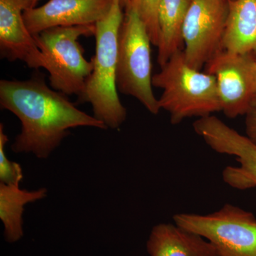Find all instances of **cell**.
<instances>
[{"instance_id":"cell-1","label":"cell","mask_w":256,"mask_h":256,"mask_svg":"<svg viewBox=\"0 0 256 256\" xmlns=\"http://www.w3.org/2000/svg\"><path fill=\"white\" fill-rule=\"evenodd\" d=\"M0 106L18 118L22 130L12 146L16 154L47 159L76 128L108 130L94 116L80 110L68 96L48 86L43 76L28 80H2Z\"/></svg>"},{"instance_id":"cell-2","label":"cell","mask_w":256,"mask_h":256,"mask_svg":"<svg viewBox=\"0 0 256 256\" xmlns=\"http://www.w3.org/2000/svg\"><path fill=\"white\" fill-rule=\"evenodd\" d=\"M121 0H114L108 14L96 24V54L94 70L88 80L80 104H90L94 116L108 129H118L128 112L117 87L119 36L124 14Z\"/></svg>"},{"instance_id":"cell-3","label":"cell","mask_w":256,"mask_h":256,"mask_svg":"<svg viewBox=\"0 0 256 256\" xmlns=\"http://www.w3.org/2000/svg\"><path fill=\"white\" fill-rule=\"evenodd\" d=\"M152 84L162 89L160 108L169 112L174 126L190 118H202L222 111L216 78L190 67L183 50L176 52L153 76Z\"/></svg>"},{"instance_id":"cell-4","label":"cell","mask_w":256,"mask_h":256,"mask_svg":"<svg viewBox=\"0 0 256 256\" xmlns=\"http://www.w3.org/2000/svg\"><path fill=\"white\" fill-rule=\"evenodd\" d=\"M95 34L96 25H92L52 28L34 36L44 56V69L50 74L52 88L82 100L94 64L86 58L79 40Z\"/></svg>"},{"instance_id":"cell-5","label":"cell","mask_w":256,"mask_h":256,"mask_svg":"<svg viewBox=\"0 0 256 256\" xmlns=\"http://www.w3.org/2000/svg\"><path fill=\"white\" fill-rule=\"evenodd\" d=\"M150 36L134 9L126 8L119 36L117 87L118 92L137 99L153 114L161 110L153 92Z\"/></svg>"},{"instance_id":"cell-6","label":"cell","mask_w":256,"mask_h":256,"mask_svg":"<svg viewBox=\"0 0 256 256\" xmlns=\"http://www.w3.org/2000/svg\"><path fill=\"white\" fill-rule=\"evenodd\" d=\"M174 223L210 242L222 256H256V217L232 204L212 214H180Z\"/></svg>"},{"instance_id":"cell-7","label":"cell","mask_w":256,"mask_h":256,"mask_svg":"<svg viewBox=\"0 0 256 256\" xmlns=\"http://www.w3.org/2000/svg\"><path fill=\"white\" fill-rule=\"evenodd\" d=\"M229 0H194L183 26L186 63L200 70L223 50Z\"/></svg>"},{"instance_id":"cell-8","label":"cell","mask_w":256,"mask_h":256,"mask_svg":"<svg viewBox=\"0 0 256 256\" xmlns=\"http://www.w3.org/2000/svg\"><path fill=\"white\" fill-rule=\"evenodd\" d=\"M205 72L216 78L222 112L235 119L254 108L256 98V55L220 50L207 63Z\"/></svg>"},{"instance_id":"cell-9","label":"cell","mask_w":256,"mask_h":256,"mask_svg":"<svg viewBox=\"0 0 256 256\" xmlns=\"http://www.w3.org/2000/svg\"><path fill=\"white\" fill-rule=\"evenodd\" d=\"M194 130L216 152L234 156L238 166H228L224 182L232 188L246 190L256 188V144L214 116L194 122Z\"/></svg>"},{"instance_id":"cell-10","label":"cell","mask_w":256,"mask_h":256,"mask_svg":"<svg viewBox=\"0 0 256 256\" xmlns=\"http://www.w3.org/2000/svg\"><path fill=\"white\" fill-rule=\"evenodd\" d=\"M114 0H50L26 10L24 18L33 36L55 28L92 26L105 18Z\"/></svg>"},{"instance_id":"cell-11","label":"cell","mask_w":256,"mask_h":256,"mask_svg":"<svg viewBox=\"0 0 256 256\" xmlns=\"http://www.w3.org/2000/svg\"><path fill=\"white\" fill-rule=\"evenodd\" d=\"M20 0H0V54L2 58L22 62L30 68H44L45 60L24 18Z\"/></svg>"},{"instance_id":"cell-12","label":"cell","mask_w":256,"mask_h":256,"mask_svg":"<svg viewBox=\"0 0 256 256\" xmlns=\"http://www.w3.org/2000/svg\"><path fill=\"white\" fill-rule=\"evenodd\" d=\"M150 256H222L206 239L176 224H160L146 242Z\"/></svg>"},{"instance_id":"cell-13","label":"cell","mask_w":256,"mask_h":256,"mask_svg":"<svg viewBox=\"0 0 256 256\" xmlns=\"http://www.w3.org/2000/svg\"><path fill=\"white\" fill-rule=\"evenodd\" d=\"M223 50L256 55V0H229Z\"/></svg>"},{"instance_id":"cell-14","label":"cell","mask_w":256,"mask_h":256,"mask_svg":"<svg viewBox=\"0 0 256 256\" xmlns=\"http://www.w3.org/2000/svg\"><path fill=\"white\" fill-rule=\"evenodd\" d=\"M194 0H160V31L158 62L163 66L178 50H182L183 26Z\"/></svg>"},{"instance_id":"cell-15","label":"cell","mask_w":256,"mask_h":256,"mask_svg":"<svg viewBox=\"0 0 256 256\" xmlns=\"http://www.w3.org/2000/svg\"><path fill=\"white\" fill-rule=\"evenodd\" d=\"M46 196L47 190L45 188L28 191L22 190L20 185L0 183V218L4 225L6 242L14 244L22 238L25 206Z\"/></svg>"},{"instance_id":"cell-16","label":"cell","mask_w":256,"mask_h":256,"mask_svg":"<svg viewBox=\"0 0 256 256\" xmlns=\"http://www.w3.org/2000/svg\"><path fill=\"white\" fill-rule=\"evenodd\" d=\"M160 0H129L126 8H132L146 24L153 46L158 47L160 31L158 10Z\"/></svg>"},{"instance_id":"cell-17","label":"cell","mask_w":256,"mask_h":256,"mask_svg":"<svg viewBox=\"0 0 256 256\" xmlns=\"http://www.w3.org/2000/svg\"><path fill=\"white\" fill-rule=\"evenodd\" d=\"M9 139L4 132V124H0V183L8 185H20L23 180L21 165L6 158L5 146Z\"/></svg>"},{"instance_id":"cell-18","label":"cell","mask_w":256,"mask_h":256,"mask_svg":"<svg viewBox=\"0 0 256 256\" xmlns=\"http://www.w3.org/2000/svg\"><path fill=\"white\" fill-rule=\"evenodd\" d=\"M246 116V136L256 144V108H254Z\"/></svg>"},{"instance_id":"cell-19","label":"cell","mask_w":256,"mask_h":256,"mask_svg":"<svg viewBox=\"0 0 256 256\" xmlns=\"http://www.w3.org/2000/svg\"><path fill=\"white\" fill-rule=\"evenodd\" d=\"M21 1L22 2L23 4H24L26 11V10L36 8V5L40 0H21Z\"/></svg>"},{"instance_id":"cell-20","label":"cell","mask_w":256,"mask_h":256,"mask_svg":"<svg viewBox=\"0 0 256 256\" xmlns=\"http://www.w3.org/2000/svg\"><path fill=\"white\" fill-rule=\"evenodd\" d=\"M128 2H129V0H121V3H122V6L124 8H126V6H127Z\"/></svg>"},{"instance_id":"cell-21","label":"cell","mask_w":256,"mask_h":256,"mask_svg":"<svg viewBox=\"0 0 256 256\" xmlns=\"http://www.w3.org/2000/svg\"><path fill=\"white\" fill-rule=\"evenodd\" d=\"M254 108H256V98L255 100H254Z\"/></svg>"}]
</instances>
